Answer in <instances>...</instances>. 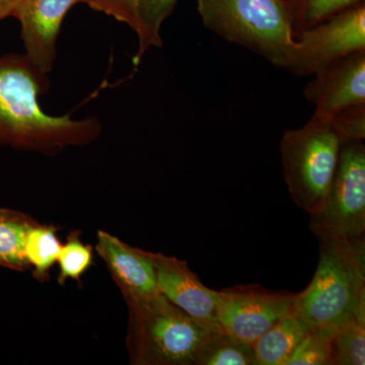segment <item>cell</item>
Here are the masks:
<instances>
[{"instance_id": "5b68a950", "label": "cell", "mask_w": 365, "mask_h": 365, "mask_svg": "<svg viewBox=\"0 0 365 365\" xmlns=\"http://www.w3.org/2000/svg\"><path fill=\"white\" fill-rule=\"evenodd\" d=\"M344 143L332 120L312 116L281 137L279 150L288 193L297 207L313 215L325 202Z\"/></svg>"}, {"instance_id": "cb8c5ba5", "label": "cell", "mask_w": 365, "mask_h": 365, "mask_svg": "<svg viewBox=\"0 0 365 365\" xmlns=\"http://www.w3.org/2000/svg\"><path fill=\"white\" fill-rule=\"evenodd\" d=\"M24 0H0V21L7 16H16Z\"/></svg>"}, {"instance_id": "9c48e42d", "label": "cell", "mask_w": 365, "mask_h": 365, "mask_svg": "<svg viewBox=\"0 0 365 365\" xmlns=\"http://www.w3.org/2000/svg\"><path fill=\"white\" fill-rule=\"evenodd\" d=\"M148 255L160 294L206 330H220L216 319L220 292L205 287L186 261L153 252Z\"/></svg>"}, {"instance_id": "44dd1931", "label": "cell", "mask_w": 365, "mask_h": 365, "mask_svg": "<svg viewBox=\"0 0 365 365\" xmlns=\"http://www.w3.org/2000/svg\"><path fill=\"white\" fill-rule=\"evenodd\" d=\"M334 329H313L288 359L287 365H331L330 339Z\"/></svg>"}, {"instance_id": "6da1fadb", "label": "cell", "mask_w": 365, "mask_h": 365, "mask_svg": "<svg viewBox=\"0 0 365 365\" xmlns=\"http://www.w3.org/2000/svg\"><path fill=\"white\" fill-rule=\"evenodd\" d=\"M45 76L26 55L0 57V144L45 150L83 144L100 133L97 120L46 114L38 97Z\"/></svg>"}, {"instance_id": "8992f818", "label": "cell", "mask_w": 365, "mask_h": 365, "mask_svg": "<svg viewBox=\"0 0 365 365\" xmlns=\"http://www.w3.org/2000/svg\"><path fill=\"white\" fill-rule=\"evenodd\" d=\"M317 239L357 241L365 239V146L346 141L337 169L322 208L309 215Z\"/></svg>"}, {"instance_id": "2e32d148", "label": "cell", "mask_w": 365, "mask_h": 365, "mask_svg": "<svg viewBox=\"0 0 365 365\" xmlns=\"http://www.w3.org/2000/svg\"><path fill=\"white\" fill-rule=\"evenodd\" d=\"M330 361L331 365L365 364V317L353 314L334 329Z\"/></svg>"}, {"instance_id": "7402d4cb", "label": "cell", "mask_w": 365, "mask_h": 365, "mask_svg": "<svg viewBox=\"0 0 365 365\" xmlns=\"http://www.w3.org/2000/svg\"><path fill=\"white\" fill-rule=\"evenodd\" d=\"M93 11H101L138 32L139 0H86Z\"/></svg>"}, {"instance_id": "5bb4252c", "label": "cell", "mask_w": 365, "mask_h": 365, "mask_svg": "<svg viewBox=\"0 0 365 365\" xmlns=\"http://www.w3.org/2000/svg\"><path fill=\"white\" fill-rule=\"evenodd\" d=\"M36 223L24 213L0 208V266L16 271L30 268L25 242L29 230Z\"/></svg>"}, {"instance_id": "52a82bcc", "label": "cell", "mask_w": 365, "mask_h": 365, "mask_svg": "<svg viewBox=\"0 0 365 365\" xmlns=\"http://www.w3.org/2000/svg\"><path fill=\"white\" fill-rule=\"evenodd\" d=\"M285 69L313 76L343 57L365 51V6L355 4L297 34Z\"/></svg>"}, {"instance_id": "e0dca14e", "label": "cell", "mask_w": 365, "mask_h": 365, "mask_svg": "<svg viewBox=\"0 0 365 365\" xmlns=\"http://www.w3.org/2000/svg\"><path fill=\"white\" fill-rule=\"evenodd\" d=\"M178 0H139L138 50L133 57L134 66L140 63L151 47L163 45L160 28L174 11Z\"/></svg>"}, {"instance_id": "277c9868", "label": "cell", "mask_w": 365, "mask_h": 365, "mask_svg": "<svg viewBox=\"0 0 365 365\" xmlns=\"http://www.w3.org/2000/svg\"><path fill=\"white\" fill-rule=\"evenodd\" d=\"M133 365H196L208 330L162 294L127 304Z\"/></svg>"}, {"instance_id": "7c38bea8", "label": "cell", "mask_w": 365, "mask_h": 365, "mask_svg": "<svg viewBox=\"0 0 365 365\" xmlns=\"http://www.w3.org/2000/svg\"><path fill=\"white\" fill-rule=\"evenodd\" d=\"M96 250L127 304L160 294L148 251L133 248L103 230L98 232Z\"/></svg>"}, {"instance_id": "3957f363", "label": "cell", "mask_w": 365, "mask_h": 365, "mask_svg": "<svg viewBox=\"0 0 365 365\" xmlns=\"http://www.w3.org/2000/svg\"><path fill=\"white\" fill-rule=\"evenodd\" d=\"M204 26L285 68L294 46L287 0H195Z\"/></svg>"}, {"instance_id": "d6986e66", "label": "cell", "mask_w": 365, "mask_h": 365, "mask_svg": "<svg viewBox=\"0 0 365 365\" xmlns=\"http://www.w3.org/2000/svg\"><path fill=\"white\" fill-rule=\"evenodd\" d=\"M294 35L332 18L361 0H287Z\"/></svg>"}, {"instance_id": "603a6c76", "label": "cell", "mask_w": 365, "mask_h": 365, "mask_svg": "<svg viewBox=\"0 0 365 365\" xmlns=\"http://www.w3.org/2000/svg\"><path fill=\"white\" fill-rule=\"evenodd\" d=\"M331 120L344 143L352 140H364L365 104L348 108Z\"/></svg>"}, {"instance_id": "ba28073f", "label": "cell", "mask_w": 365, "mask_h": 365, "mask_svg": "<svg viewBox=\"0 0 365 365\" xmlns=\"http://www.w3.org/2000/svg\"><path fill=\"white\" fill-rule=\"evenodd\" d=\"M295 294L273 292L258 284L237 285L220 290L217 319L220 331L253 344L294 307Z\"/></svg>"}, {"instance_id": "ac0fdd59", "label": "cell", "mask_w": 365, "mask_h": 365, "mask_svg": "<svg viewBox=\"0 0 365 365\" xmlns=\"http://www.w3.org/2000/svg\"><path fill=\"white\" fill-rule=\"evenodd\" d=\"M60 244L56 237V230L49 225H35L26 235L25 255L29 265L34 267V276L44 281L49 269L58 259Z\"/></svg>"}, {"instance_id": "9a60e30c", "label": "cell", "mask_w": 365, "mask_h": 365, "mask_svg": "<svg viewBox=\"0 0 365 365\" xmlns=\"http://www.w3.org/2000/svg\"><path fill=\"white\" fill-rule=\"evenodd\" d=\"M196 365H258L253 346L220 330L208 331Z\"/></svg>"}, {"instance_id": "7a4b0ae2", "label": "cell", "mask_w": 365, "mask_h": 365, "mask_svg": "<svg viewBox=\"0 0 365 365\" xmlns=\"http://www.w3.org/2000/svg\"><path fill=\"white\" fill-rule=\"evenodd\" d=\"M318 267L294 311L313 329H335L353 314L365 317V239L318 240Z\"/></svg>"}, {"instance_id": "4fadbf2b", "label": "cell", "mask_w": 365, "mask_h": 365, "mask_svg": "<svg viewBox=\"0 0 365 365\" xmlns=\"http://www.w3.org/2000/svg\"><path fill=\"white\" fill-rule=\"evenodd\" d=\"M311 331L294 307L252 344L258 365H287Z\"/></svg>"}, {"instance_id": "ffe728a7", "label": "cell", "mask_w": 365, "mask_h": 365, "mask_svg": "<svg viewBox=\"0 0 365 365\" xmlns=\"http://www.w3.org/2000/svg\"><path fill=\"white\" fill-rule=\"evenodd\" d=\"M93 249L83 244L78 232H71L64 246L60 249L58 282L64 284L67 279L78 280L93 265Z\"/></svg>"}, {"instance_id": "30bf717a", "label": "cell", "mask_w": 365, "mask_h": 365, "mask_svg": "<svg viewBox=\"0 0 365 365\" xmlns=\"http://www.w3.org/2000/svg\"><path fill=\"white\" fill-rule=\"evenodd\" d=\"M313 76L304 95L316 107L314 116L333 119L365 104V51L343 57Z\"/></svg>"}, {"instance_id": "8fae6325", "label": "cell", "mask_w": 365, "mask_h": 365, "mask_svg": "<svg viewBox=\"0 0 365 365\" xmlns=\"http://www.w3.org/2000/svg\"><path fill=\"white\" fill-rule=\"evenodd\" d=\"M86 0H24L16 18L21 26L26 56L36 68L47 74L56 58L60 28L69 9Z\"/></svg>"}]
</instances>
